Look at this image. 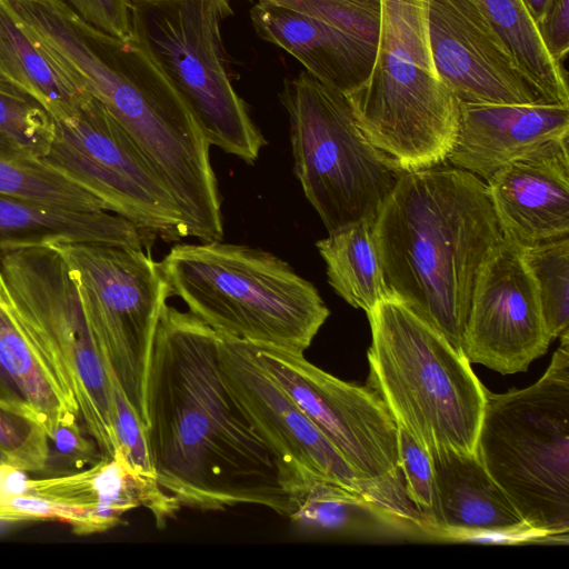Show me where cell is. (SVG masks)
<instances>
[{"label":"cell","instance_id":"cell-1","mask_svg":"<svg viewBox=\"0 0 569 569\" xmlns=\"http://www.w3.org/2000/svg\"><path fill=\"white\" fill-rule=\"evenodd\" d=\"M219 335L166 305L146 380V435L159 486L181 507L256 505L289 515L274 460L223 381Z\"/></svg>","mask_w":569,"mask_h":569},{"label":"cell","instance_id":"cell-2","mask_svg":"<svg viewBox=\"0 0 569 569\" xmlns=\"http://www.w3.org/2000/svg\"><path fill=\"white\" fill-rule=\"evenodd\" d=\"M19 16L56 70L97 98L129 134L172 196L186 237L221 241L210 144L138 31L128 40L107 34L63 0H27Z\"/></svg>","mask_w":569,"mask_h":569},{"label":"cell","instance_id":"cell-3","mask_svg":"<svg viewBox=\"0 0 569 569\" xmlns=\"http://www.w3.org/2000/svg\"><path fill=\"white\" fill-rule=\"evenodd\" d=\"M373 233L388 298L462 352L476 279L503 240L486 182L453 166L405 172Z\"/></svg>","mask_w":569,"mask_h":569},{"label":"cell","instance_id":"cell-4","mask_svg":"<svg viewBox=\"0 0 569 569\" xmlns=\"http://www.w3.org/2000/svg\"><path fill=\"white\" fill-rule=\"evenodd\" d=\"M158 263L169 296L223 337L303 353L329 317L316 287L262 249L182 243Z\"/></svg>","mask_w":569,"mask_h":569},{"label":"cell","instance_id":"cell-5","mask_svg":"<svg viewBox=\"0 0 569 569\" xmlns=\"http://www.w3.org/2000/svg\"><path fill=\"white\" fill-rule=\"evenodd\" d=\"M367 387L398 427L429 455L475 452L486 388L462 352L401 302L386 298L368 313Z\"/></svg>","mask_w":569,"mask_h":569},{"label":"cell","instance_id":"cell-6","mask_svg":"<svg viewBox=\"0 0 569 569\" xmlns=\"http://www.w3.org/2000/svg\"><path fill=\"white\" fill-rule=\"evenodd\" d=\"M475 453L535 537L569 531V331L533 385L486 403Z\"/></svg>","mask_w":569,"mask_h":569},{"label":"cell","instance_id":"cell-7","mask_svg":"<svg viewBox=\"0 0 569 569\" xmlns=\"http://www.w3.org/2000/svg\"><path fill=\"white\" fill-rule=\"evenodd\" d=\"M380 1L372 71L347 98L368 140L401 170L442 164L457 138L460 102L433 67L428 0Z\"/></svg>","mask_w":569,"mask_h":569},{"label":"cell","instance_id":"cell-8","mask_svg":"<svg viewBox=\"0 0 569 569\" xmlns=\"http://www.w3.org/2000/svg\"><path fill=\"white\" fill-rule=\"evenodd\" d=\"M4 296L19 328L77 406L101 457L120 453L107 369L89 333L76 283L56 247L0 256Z\"/></svg>","mask_w":569,"mask_h":569},{"label":"cell","instance_id":"cell-9","mask_svg":"<svg viewBox=\"0 0 569 569\" xmlns=\"http://www.w3.org/2000/svg\"><path fill=\"white\" fill-rule=\"evenodd\" d=\"M279 99L295 173L327 231L373 220L405 171L368 140L347 96L305 70L283 81Z\"/></svg>","mask_w":569,"mask_h":569},{"label":"cell","instance_id":"cell-10","mask_svg":"<svg viewBox=\"0 0 569 569\" xmlns=\"http://www.w3.org/2000/svg\"><path fill=\"white\" fill-rule=\"evenodd\" d=\"M131 26L210 146L253 163L266 140L236 92L221 37L230 0H130Z\"/></svg>","mask_w":569,"mask_h":569},{"label":"cell","instance_id":"cell-11","mask_svg":"<svg viewBox=\"0 0 569 569\" xmlns=\"http://www.w3.org/2000/svg\"><path fill=\"white\" fill-rule=\"evenodd\" d=\"M76 283L92 342L144 427L146 380L167 284L144 249L104 243L53 246Z\"/></svg>","mask_w":569,"mask_h":569},{"label":"cell","instance_id":"cell-12","mask_svg":"<svg viewBox=\"0 0 569 569\" xmlns=\"http://www.w3.org/2000/svg\"><path fill=\"white\" fill-rule=\"evenodd\" d=\"M54 121L53 141L41 158L48 167L154 239L186 237L169 190L97 98L88 93L72 114Z\"/></svg>","mask_w":569,"mask_h":569},{"label":"cell","instance_id":"cell-13","mask_svg":"<svg viewBox=\"0 0 569 569\" xmlns=\"http://www.w3.org/2000/svg\"><path fill=\"white\" fill-rule=\"evenodd\" d=\"M218 352L226 387L270 451L280 485L313 475L362 495L385 518L398 512L400 495L357 476L273 378L254 345L219 335Z\"/></svg>","mask_w":569,"mask_h":569},{"label":"cell","instance_id":"cell-14","mask_svg":"<svg viewBox=\"0 0 569 569\" xmlns=\"http://www.w3.org/2000/svg\"><path fill=\"white\" fill-rule=\"evenodd\" d=\"M256 347L273 378L361 480L407 495L399 469L398 426L371 389L336 378L303 353Z\"/></svg>","mask_w":569,"mask_h":569},{"label":"cell","instance_id":"cell-15","mask_svg":"<svg viewBox=\"0 0 569 569\" xmlns=\"http://www.w3.org/2000/svg\"><path fill=\"white\" fill-rule=\"evenodd\" d=\"M551 340L522 248L503 239L476 279L461 351L470 363L511 375L526 371Z\"/></svg>","mask_w":569,"mask_h":569},{"label":"cell","instance_id":"cell-16","mask_svg":"<svg viewBox=\"0 0 569 569\" xmlns=\"http://www.w3.org/2000/svg\"><path fill=\"white\" fill-rule=\"evenodd\" d=\"M428 40L439 80L460 103H545L471 0H428Z\"/></svg>","mask_w":569,"mask_h":569},{"label":"cell","instance_id":"cell-17","mask_svg":"<svg viewBox=\"0 0 569 569\" xmlns=\"http://www.w3.org/2000/svg\"><path fill=\"white\" fill-rule=\"evenodd\" d=\"M568 139L545 144L486 181L505 240L527 248L569 236Z\"/></svg>","mask_w":569,"mask_h":569},{"label":"cell","instance_id":"cell-18","mask_svg":"<svg viewBox=\"0 0 569 569\" xmlns=\"http://www.w3.org/2000/svg\"><path fill=\"white\" fill-rule=\"evenodd\" d=\"M568 136L569 106L460 103L447 161L486 182L509 163Z\"/></svg>","mask_w":569,"mask_h":569},{"label":"cell","instance_id":"cell-19","mask_svg":"<svg viewBox=\"0 0 569 569\" xmlns=\"http://www.w3.org/2000/svg\"><path fill=\"white\" fill-rule=\"evenodd\" d=\"M433 470L428 533L448 539L535 537L475 452L430 455Z\"/></svg>","mask_w":569,"mask_h":569},{"label":"cell","instance_id":"cell-20","mask_svg":"<svg viewBox=\"0 0 569 569\" xmlns=\"http://www.w3.org/2000/svg\"><path fill=\"white\" fill-rule=\"evenodd\" d=\"M29 493L88 509L97 532L114 527L126 512L139 507L164 527L181 508L156 478L134 470L121 453L101 457L83 471L30 479Z\"/></svg>","mask_w":569,"mask_h":569},{"label":"cell","instance_id":"cell-21","mask_svg":"<svg viewBox=\"0 0 569 569\" xmlns=\"http://www.w3.org/2000/svg\"><path fill=\"white\" fill-rule=\"evenodd\" d=\"M154 241L134 223L106 210H73L0 193V256L19 249L104 243L147 249Z\"/></svg>","mask_w":569,"mask_h":569},{"label":"cell","instance_id":"cell-22","mask_svg":"<svg viewBox=\"0 0 569 569\" xmlns=\"http://www.w3.org/2000/svg\"><path fill=\"white\" fill-rule=\"evenodd\" d=\"M250 19L261 39L289 52L323 84L346 96L360 87L343 44L315 18L279 4L256 2Z\"/></svg>","mask_w":569,"mask_h":569},{"label":"cell","instance_id":"cell-23","mask_svg":"<svg viewBox=\"0 0 569 569\" xmlns=\"http://www.w3.org/2000/svg\"><path fill=\"white\" fill-rule=\"evenodd\" d=\"M0 78L34 98L54 120L72 114L88 94L56 70L26 33L9 0H0Z\"/></svg>","mask_w":569,"mask_h":569},{"label":"cell","instance_id":"cell-24","mask_svg":"<svg viewBox=\"0 0 569 569\" xmlns=\"http://www.w3.org/2000/svg\"><path fill=\"white\" fill-rule=\"evenodd\" d=\"M0 365L13 380L46 435L59 423L77 420L78 406L67 397L14 320L0 273Z\"/></svg>","mask_w":569,"mask_h":569},{"label":"cell","instance_id":"cell-25","mask_svg":"<svg viewBox=\"0 0 569 569\" xmlns=\"http://www.w3.org/2000/svg\"><path fill=\"white\" fill-rule=\"evenodd\" d=\"M373 221L346 224L316 242L326 263L329 284L350 306L367 313L388 298Z\"/></svg>","mask_w":569,"mask_h":569},{"label":"cell","instance_id":"cell-26","mask_svg":"<svg viewBox=\"0 0 569 569\" xmlns=\"http://www.w3.org/2000/svg\"><path fill=\"white\" fill-rule=\"evenodd\" d=\"M503 42L516 66L545 103L569 106L563 66L546 51L536 24L521 0H471Z\"/></svg>","mask_w":569,"mask_h":569},{"label":"cell","instance_id":"cell-27","mask_svg":"<svg viewBox=\"0 0 569 569\" xmlns=\"http://www.w3.org/2000/svg\"><path fill=\"white\" fill-rule=\"evenodd\" d=\"M282 489L288 518L306 533H349L369 519L387 522L362 495L317 477L284 483Z\"/></svg>","mask_w":569,"mask_h":569},{"label":"cell","instance_id":"cell-28","mask_svg":"<svg viewBox=\"0 0 569 569\" xmlns=\"http://www.w3.org/2000/svg\"><path fill=\"white\" fill-rule=\"evenodd\" d=\"M274 3L308 14L329 28L343 44L357 79L369 78L377 54L380 0H249Z\"/></svg>","mask_w":569,"mask_h":569},{"label":"cell","instance_id":"cell-29","mask_svg":"<svg viewBox=\"0 0 569 569\" xmlns=\"http://www.w3.org/2000/svg\"><path fill=\"white\" fill-rule=\"evenodd\" d=\"M0 193L73 210H106L98 198L48 167L40 158L1 141Z\"/></svg>","mask_w":569,"mask_h":569},{"label":"cell","instance_id":"cell-30","mask_svg":"<svg viewBox=\"0 0 569 569\" xmlns=\"http://www.w3.org/2000/svg\"><path fill=\"white\" fill-rule=\"evenodd\" d=\"M551 339L569 331V237L522 248Z\"/></svg>","mask_w":569,"mask_h":569},{"label":"cell","instance_id":"cell-31","mask_svg":"<svg viewBox=\"0 0 569 569\" xmlns=\"http://www.w3.org/2000/svg\"><path fill=\"white\" fill-rule=\"evenodd\" d=\"M54 131V119L34 98L0 78L1 142L41 159Z\"/></svg>","mask_w":569,"mask_h":569},{"label":"cell","instance_id":"cell-32","mask_svg":"<svg viewBox=\"0 0 569 569\" xmlns=\"http://www.w3.org/2000/svg\"><path fill=\"white\" fill-rule=\"evenodd\" d=\"M0 450L24 471H43L49 439L39 425L0 409Z\"/></svg>","mask_w":569,"mask_h":569},{"label":"cell","instance_id":"cell-33","mask_svg":"<svg viewBox=\"0 0 569 569\" xmlns=\"http://www.w3.org/2000/svg\"><path fill=\"white\" fill-rule=\"evenodd\" d=\"M399 469L408 498L420 513L425 532L432 507L433 470L430 455L401 427H398Z\"/></svg>","mask_w":569,"mask_h":569},{"label":"cell","instance_id":"cell-34","mask_svg":"<svg viewBox=\"0 0 569 569\" xmlns=\"http://www.w3.org/2000/svg\"><path fill=\"white\" fill-rule=\"evenodd\" d=\"M107 372L111 383L119 451L134 470L156 478L148 448L146 427L128 402L116 377L110 371L107 370Z\"/></svg>","mask_w":569,"mask_h":569},{"label":"cell","instance_id":"cell-35","mask_svg":"<svg viewBox=\"0 0 569 569\" xmlns=\"http://www.w3.org/2000/svg\"><path fill=\"white\" fill-rule=\"evenodd\" d=\"M0 515L23 521L60 520L69 523L79 535L97 532L88 509L30 493L0 500Z\"/></svg>","mask_w":569,"mask_h":569},{"label":"cell","instance_id":"cell-36","mask_svg":"<svg viewBox=\"0 0 569 569\" xmlns=\"http://www.w3.org/2000/svg\"><path fill=\"white\" fill-rule=\"evenodd\" d=\"M52 448L49 446V453L46 469L70 470L80 469L88 463H94L100 458L98 447L83 433L77 420L59 423L49 437Z\"/></svg>","mask_w":569,"mask_h":569},{"label":"cell","instance_id":"cell-37","mask_svg":"<svg viewBox=\"0 0 569 569\" xmlns=\"http://www.w3.org/2000/svg\"><path fill=\"white\" fill-rule=\"evenodd\" d=\"M100 31L128 40L132 37L130 0H63Z\"/></svg>","mask_w":569,"mask_h":569},{"label":"cell","instance_id":"cell-38","mask_svg":"<svg viewBox=\"0 0 569 569\" xmlns=\"http://www.w3.org/2000/svg\"><path fill=\"white\" fill-rule=\"evenodd\" d=\"M536 29L553 62L563 66L569 52V0H548Z\"/></svg>","mask_w":569,"mask_h":569},{"label":"cell","instance_id":"cell-39","mask_svg":"<svg viewBox=\"0 0 569 569\" xmlns=\"http://www.w3.org/2000/svg\"><path fill=\"white\" fill-rule=\"evenodd\" d=\"M0 409L37 423L18 387L0 365ZM38 425V423H37Z\"/></svg>","mask_w":569,"mask_h":569},{"label":"cell","instance_id":"cell-40","mask_svg":"<svg viewBox=\"0 0 569 569\" xmlns=\"http://www.w3.org/2000/svg\"><path fill=\"white\" fill-rule=\"evenodd\" d=\"M29 482L24 470L8 462L0 465V500L28 495Z\"/></svg>","mask_w":569,"mask_h":569},{"label":"cell","instance_id":"cell-41","mask_svg":"<svg viewBox=\"0 0 569 569\" xmlns=\"http://www.w3.org/2000/svg\"><path fill=\"white\" fill-rule=\"evenodd\" d=\"M525 4L527 11L529 12L530 17L532 18L535 24L541 17L548 0H521Z\"/></svg>","mask_w":569,"mask_h":569},{"label":"cell","instance_id":"cell-42","mask_svg":"<svg viewBox=\"0 0 569 569\" xmlns=\"http://www.w3.org/2000/svg\"><path fill=\"white\" fill-rule=\"evenodd\" d=\"M23 522V520L14 517L1 516L0 515V535L10 530L16 525Z\"/></svg>","mask_w":569,"mask_h":569},{"label":"cell","instance_id":"cell-43","mask_svg":"<svg viewBox=\"0 0 569 569\" xmlns=\"http://www.w3.org/2000/svg\"><path fill=\"white\" fill-rule=\"evenodd\" d=\"M3 462L10 463V460H9L8 456L0 450V465Z\"/></svg>","mask_w":569,"mask_h":569}]
</instances>
